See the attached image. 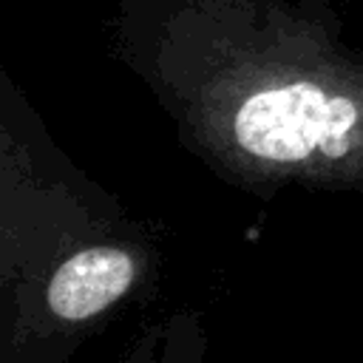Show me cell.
<instances>
[{
    "instance_id": "7a4b0ae2",
    "label": "cell",
    "mask_w": 363,
    "mask_h": 363,
    "mask_svg": "<svg viewBox=\"0 0 363 363\" xmlns=\"http://www.w3.org/2000/svg\"><path fill=\"white\" fill-rule=\"evenodd\" d=\"M136 278V261L119 247L74 252L51 275L45 303L62 320H85L119 301Z\"/></svg>"
},
{
    "instance_id": "6da1fadb",
    "label": "cell",
    "mask_w": 363,
    "mask_h": 363,
    "mask_svg": "<svg viewBox=\"0 0 363 363\" xmlns=\"http://www.w3.org/2000/svg\"><path fill=\"white\" fill-rule=\"evenodd\" d=\"M357 119L352 99L295 82L244 96L233 116V136L244 153L261 162L292 164L315 153H346Z\"/></svg>"
}]
</instances>
